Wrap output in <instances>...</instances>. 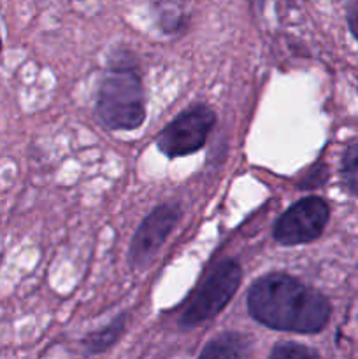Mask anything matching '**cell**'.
I'll return each mask as SVG.
<instances>
[{
    "label": "cell",
    "instance_id": "obj_1",
    "mask_svg": "<svg viewBox=\"0 0 358 359\" xmlns=\"http://www.w3.org/2000/svg\"><path fill=\"white\" fill-rule=\"evenodd\" d=\"M248 311L267 328L293 333L321 332L330 318V304L321 293L284 273H270L253 284Z\"/></svg>",
    "mask_w": 358,
    "mask_h": 359
},
{
    "label": "cell",
    "instance_id": "obj_2",
    "mask_svg": "<svg viewBox=\"0 0 358 359\" xmlns=\"http://www.w3.org/2000/svg\"><path fill=\"white\" fill-rule=\"evenodd\" d=\"M97 114L111 130H133L142 125V83L132 67H114L102 81L97 98Z\"/></svg>",
    "mask_w": 358,
    "mask_h": 359
},
{
    "label": "cell",
    "instance_id": "obj_3",
    "mask_svg": "<svg viewBox=\"0 0 358 359\" xmlns=\"http://www.w3.org/2000/svg\"><path fill=\"white\" fill-rule=\"evenodd\" d=\"M241 280L242 272L237 263L232 259L220 263L183 312V328H192L220 314L241 286Z\"/></svg>",
    "mask_w": 358,
    "mask_h": 359
},
{
    "label": "cell",
    "instance_id": "obj_4",
    "mask_svg": "<svg viewBox=\"0 0 358 359\" xmlns=\"http://www.w3.org/2000/svg\"><path fill=\"white\" fill-rule=\"evenodd\" d=\"M216 123V114L207 105H195L179 114L158 135V149L168 158H179L199 151L206 144Z\"/></svg>",
    "mask_w": 358,
    "mask_h": 359
},
{
    "label": "cell",
    "instance_id": "obj_5",
    "mask_svg": "<svg viewBox=\"0 0 358 359\" xmlns=\"http://www.w3.org/2000/svg\"><path fill=\"white\" fill-rule=\"evenodd\" d=\"M330 210L325 200L307 196L298 200L277 219L274 238L281 245H300L312 242L321 235L329 223Z\"/></svg>",
    "mask_w": 358,
    "mask_h": 359
},
{
    "label": "cell",
    "instance_id": "obj_6",
    "mask_svg": "<svg viewBox=\"0 0 358 359\" xmlns=\"http://www.w3.org/2000/svg\"><path fill=\"white\" fill-rule=\"evenodd\" d=\"M179 216L181 207L178 203H164L144 219L130 245V262L133 266H144L154 258L178 223Z\"/></svg>",
    "mask_w": 358,
    "mask_h": 359
},
{
    "label": "cell",
    "instance_id": "obj_7",
    "mask_svg": "<svg viewBox=\"0 0 358 359\" xmlns=\"http://www.w3.org/2000/svg\"><path fill=\"white\" fill-rule=\"evenodd\" d=\"M248 354V344L242 337L228 333V335L218 337L211 344H207L202 351V358H241Z\"/></svg>",
    "mask_w": 358,
    "mask_h": 359
},
{
    "label": "cell",
    "instance_id": "obj_8",
    "mask_svg": "<svg viewBox=\"0 0 358 359\" xmlns=\"http://www.w3.org/2000/svg\"><path fill=\"white\" fill-rule=\"evenodd\" d=\"M343 179L346 188L358 196V144L347 147L343 158Z\"/></svg>",
    "mask_w": 358,
    "mask_h": 359
},
{
    "label": "cell",
    "instance_id": "obj_9",
    "mask_svg": "<svg viewBox=\"0 0 358 359\" xmlns=\"http://www.w3.org/2000/svg\"><path fill=\"white\" fill-rule=\"evenodd\" d=\"M123 323H125L123 319H118V321H116L111 328L104 330V333H97V335L91 337V339L86 342L88 351H90V353H100V351L111 347V344L114 342L119 335H121Z\"/></svg>",
    "mask_w": 358,
    "mask_h": 359
},
{
    "label": "cell",
    "instance_id": "obj_10",
    "mask_svg": "<svg viewBox=\"0 0 358 359\" xmlns=\"http://www.w3.org/2000/svg\"><path fill=\"white\" fill-rule=\"evenodd\" d=\"M272 358H314L318 354L298 344H281L270 354Z\"/></svg>",
    "mask_w": 358,
    "mask_h": 359
},
{
    "label": "cell",
    "instance_id": "obj_11",
    "mask_svg": "<svg viewBox=\"0 0 358 359\" xmlns=\"http://www.w3.org/2000/svg\"><path fill=\"white\" fill-rule=\"evenodd\" d=\"M347 23H350L354 39L358 41V0H351L350 2V7H347Z\"/></svg>",
    "mask_w": 358,
    "mask_h": 359
},
{
    "label": "cell",
    "instance_id": "obj_12",
    "mask_svg": "<svg viewBox=\"0 0 358 359\" xmlns=\"http://www.w3.org/2000/svg\"><path fill=\"white\" fill-rule=\"evenodd\" d=\"M0 49H2V41H0Z\"/></svg>",
    "mask_w": 358,
    "mask_h": 359
}]
</instances>
